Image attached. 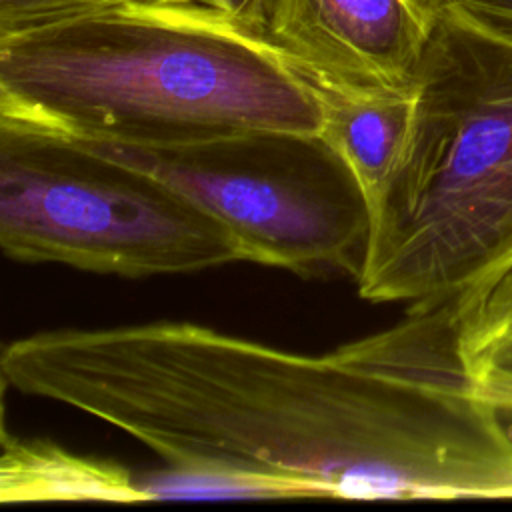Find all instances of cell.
Here are the masks:
<instances>
[{"label": "cell", "instance_id": "obj_1", "mask_svg": "<svg viewBox=\"0 0 512 512\" xmlns=\"http://www.w3.org/2000/svg\"><path fill=\"white\" fill-rule=\"evenodd\" d=\"M0 370L248 498L512 500V432L464 366L454 300L324 356L152 322L38 332Z\"/></svg>", "mask_w": 512, "mask_h": 512}, {"label": "cell", "instance_id": "obj_2", "mask_svg": "<svg viewBox=\"0 0 512 512\" xmlns=\"http://www.w3.org/2000/svg\"><path fill=\"white\" fill-rule=\"evenodd\" d=\"M314 82L202 0H140L0 36V122L82 142L174 148L322 130Z\"/></svg>", "mask_w": 512, "mask_h": 512}, {"label": "cell", "instance_id": "obj_3", "mask_svg": "<svg viewBox=\"0 0 512 512\" xmlns=\"http://www.w3.org/2000/svg\"><path fill=\"white\" fill-rule=\"evenodd\" d=\"M432 6L408 130L370 202V302H452L512 264V40Z\"/></svg>", "mask_w": 512, "mask_h": 512}, {"label": "cell", "instance_id": "obj_4", "mask_svg": "<svg viewBox=\"0 0 512 512\" xmlns=\"http://www.w3.org/2000/svg\"><path fill=\"white\" fill-rule=\"evenodd\" d=\"M0 246L128 278L242 260L234 236L146 168L86 142L0 122Z\"/></svg>", "mask_w": 512, "mask_h": 512}, {"label": "cell", "instance_id": "obj_5", "mask_svg": "<svg viewBox=\"0 0 512 512\" xmlns=\"http://www.w3.org/2000/svg\"><path fill=\"white\" fill-rule=\"evenodd\" d=\"M86 144L188 196L234 236L242 260L298 274L362 260L368 196L322 132L250 130L174 148Z\"/></svg>", "mask_w": 512, "mask_h": 512}, {"label": "cell", "instance_id": "obj_6", "mask_svg": "<svg viewBox=\"0 0 512 512\" xmlns=\"http://www.w3.org/2000/svg\"><path fill=\"white\" fill-rule=\"evenodd\" d=\"M432 22L428 0H270L266 34L314 86L402 92Z\"/></svg>", "mask_w": 512, "mask_h": 512}, {"label": "cell", "instance_id": "obj_7", "mask_svg": "<svg viewBox=\"0 0 512 512\" xmlns=\"http://www.w3.org/2000/svg\"><path fill=\"white\" fill-rule=\"evenodd\" d=\"M316 88L324 112L320 132L348 162L370 204L382 188L408 130L412 88L402 92Z\"/></svg>", "mask_w": 512, "mask_h": 512}, {"label": "cell", "instance_id": "obj_8", "mask_svg": "<svg viewBox=\"0 0 512 512\" xmlns=\"http://www.w3.org/2000/svg\"><path fill=\"white\" fill-rule=\"evenodd\" d=\"M458 348L476 392L512 418V264L454 300Z\"/></svg>", "mask_w": 512, "mask_h": 512}, {"label": "cell", "instance_id": "obj_9", "mask_svg": "<svg viewBox=\"0 0 512 512\" xmlns=\"http://www.w3.org/2000/svg\"><path fill=\"white\" fill-rule=\"evenodd\" d=\"M2 500H142L138 480L114 466L88 462L52 446L4 450Z\"/></svg>", "mask_w": 512, "mask_h": 512}, {"label": "cell", "instance_id": "obj_10", "mask_svg": "<svg viewBox=\"0 0 512 512\" xmlns=\"http://www.w3.org/2000/svg\"><path fill=\"white\" fill-rule=\"evenodd\" d=\"M140 0H0V36Z\"/></svg>", "mask_w": 512, "mask_h": 512}, {"label": "cell", "instance_id": "obj_11", "mask_svg": "<svg viewBox=\"0 0 512 512\" xmlns=\"http://www.w3.org/2000/svg\"><path fill=\"white\" fill-rule=\"evenodd\" d=\"M448 4L480 26L512 40V0H434Z\"/></svg>", "mask_w": 512, "mask_h": 512}, {"label": "cell", "instance_id": "obj_12", "mask_svg": "<svg viewBox=\"0 0 512 512\" xmlns=\"http://www.w3.org/2000/svg\"><path fill=\"white\" fill-rule=\"evenodd\" d=\"M220 12L228 14L236 22L266 34L268 22V2L270 0H202Z\"/></svg>", "mask_w": 512, "mask_h": 512}, {"label": "cell", "instance_id": "obj_13", "mask_svg": "<svg viewBox=\"0 0 512 512\" xmlns=\"http://www.w3.org/2000/svg\"><path fill=\"white\" fill-rule=\"evenodd\" d=\"M432 2H434V0H430V4H432Z\"/></svg>", "mask_w": 512, "mask_h": 512}, {"label": "cell", "instance_id": "obj_14", "mask_svg": "<svg viewBox=\"0 0 512 512\" xmlns=\"http://www.w3.org/2000/svg\"><path fill=\"white\" fill-rule=\"evenodd\" d=\"M428 2H430V0H428Z\"/></svg>", "mask_w": 512, "mask_h": 512}]
</instances>
